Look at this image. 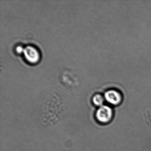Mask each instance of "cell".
Here are the masks:
<instances>
[{
    "instance_id": "cell-1",
    "label": "cell",
    "mask_w": 151,
    "mask_h": 151,
    "mask_svg": "<svg viewBox=\"0 0 151 151\" xmlns=\"http://www.w3.org/2000/svg\"><path fill=\"white\" fill-rule=\"evenodd\" d=\"M113 116V109L111 107L106 105L99 107L96 111V119L101 123H108L112 120Z\"/></svg>"
},
{
    "instance_id": "cell-2",
    "label": "cell",
    "mask_w": 151,
    "mask_h": 151,
    "mask_svg": "<svg viewBox=\"0 0 151 151\" xmlns=\"http://www.w3.org/2000/svg\"><path fill=\"white\" fill-rule=\"evenodd\" d=\"M104 98L107 102L112 106H117L122 101V95L115 89H110L105 92Z\"/></svg>"
},
{
    "instance_id": "cell-3",
    "label": "cell",
    "mask_w": 151,
    "mask_h": 151,
    "mask_svg": "<svg viewBox=\"0 0 151 151\" xmlns=\"http://www.w3.org/2000/svg\"><path fill=\"white\" fill-rule=\"evenodd\" d=\"M24 53L27 60L32 63H36L38 61L40 55L38 51L34 47L28 46L24 49Z\"/></svg>"
},
{
    "instance_id": "cell-4",
    "label": "cell",
    "mask_w": 151,
    "mask_h": 151,
    "mask_svg": "<svg viewBox=\"0 0 151 151\" xmlns=\"http://www.w3.org/2000/svg\"><path fill=\"white\" fill-rule=\"evenodd\" d=\"M105 100V98L102 95L99 94H97L93 96L92 101L94 105L98 106L101 107L104 105L103 104H104Z\"/></svg>"
},
{
    "instance_id": "cell-5",
    "label": "cell",
    "mask_w": 151,
    "mask_h": 151,
    "mask_svg": "<svg viewBox=\"0 0 151 151\" xmlns=\"http://www.w3.org/2000/svg\"><path fill=\"white\" fill-rule=\"evenodd\" d=\"M24 49V48H23L22 47L20 46L17 47L16 48L17 51L19 53H21L22 52H23Z\"/></svg>"
}]
</instances>
